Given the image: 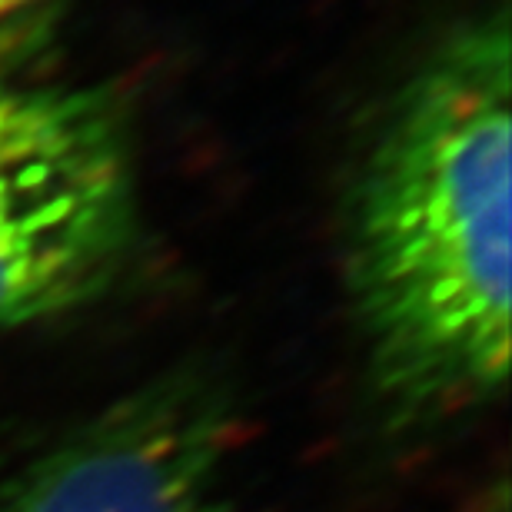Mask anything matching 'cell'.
I'll return each instance as SVG.
<instances>
[{
	"instance_id": "3957f363",
	"label": "cell",
	"mask_w": 512,
	"mask_h": 512,
	"mask_svg": "<svg viewBox=\"0 0 512 512\" xmlns=\"http://www.w3.org/2000/svg\"><path fill=\"white\" fill-rule=\"evenodd\" d=\"M237 416L210 376L170 373L34 459L0 512H233Z\"/></svg>"
},
{
	"instance_id": "6da1fadb",
	"label": "cell",
	"mask_w": 512,
	"mask_h": 512,
	"mask_svg": "<svg viewBox=\"0 0 512 512\" xmlns=\"http://www.w3.org/2000/svg\"><path fill=\"white\" fill-rule=\"evenodd\" d=\"M506 10L459 24L406 80L350 200V290L380 393L446 416L509 380Z\"/></svg>"
},
{
	"instance_id": "7a4b0ae2",
	"label": "cell",
	"mask_w": 512,
	"mask_h": 512,
	"mask_svg": "<svg viewBox=\"0 0 512 512\" xmlns=\"http://www.w3.org/2000/svg\"><path fill=\"white\" fill-rule=\"evenodd\" d=\"M137 237L124 107L104 87L0 84V326L104 293Z\"/></svg>"
},
{
	"instance_id": "277c9868",
	"label": "cell",
	"mask_w": 512,
	"mask_h": 512,
	"mask_svg": "<svg viewBox=\"0 0 512 512\" xmlns=\"http://www.w3.org/2000/svg\"><path fill=\"white\" fill-rule=\"evenodd\" d=\"M70 0H0V84L50 44Z\"/></svg>"
}]
</instances>
